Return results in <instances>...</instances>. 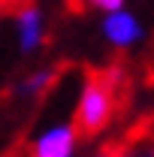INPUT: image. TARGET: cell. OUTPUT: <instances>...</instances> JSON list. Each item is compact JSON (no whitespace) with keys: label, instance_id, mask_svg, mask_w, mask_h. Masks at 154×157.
<instances>
[{"label":"cell","instance_id":"1","mask_svg":"<svg viewBox=\"0 0 154 157\" xmlns=\"http://www.w3.org/2000/svg\"><path fill=\"white\" fill-rule=\"evenodd\" d=\"M130 91V82L124 67H103V70H88L85 85H82V97L76 106V118H73V127H76L79 136L94 139L97 133H103L115 112L121 109V100L127 97Z\"/></svg>","mask_w":154,"mask_h":157},{"label":"cell","instance_id":"2","mask_svg":"<svg viewBox=\"0 0 154 157\" xmlns=\"http://www.w3.org/2000/svg\"><path fill=\"white\" fill-rule=\"evenodd\" d=\"M60 76H64V63H52V67L33 70V73L21 76L12 88H6V100H15V103L42 100L45 94H52V88L60 82Z\"/></svg>","mask_w":154,"mask_h":157},{"label":"cell","instance_id":"3","mask_svg":"<svg viewBox=\"0 0 154 157\" xmlns=\"http://www.w3.org/2000/svg\"><path fill=\"white\" fill-rule=\"evenodd\" d=\"M76 139H79V133H76V127H70V124L52 127V130H45L33 142V148H30L27 157H73Z\"/></svg>","mask_w":154,"mask_h":157},{"label":"cell","instance_id":"4","mask_svg":"<svg viewBox=\"0 0 154 157\" xmlns=\"http://www.w3.org/2000/svg\"><path fill=\"white\" fill-rule=\"evenodd\" d=\"M103 36L115 48H130L142 39V27H139L136 15H130L127 9H118V12H109L103 18Z\"/></svg>","mask_w":154,"mask_h":157},{"label":"cell","instance_id":"5","mask_svg":"<svg viewBox=\"0 0 154 157\" xmlns=\"http://www.w3.org/2000/svg\"><path fill=\"white\" fill-rule=\"evenodd\" d=\"M15 33H18V48L24 55H33L45 42V24L37 6H24L21 12H15Z\"/></svg>","mask_w":154,"mask_h":157},{"label":"cell","instance_id":"6","mask_svg":"<svg viewBox=\"0 0 154 157\" xmlns=\"http://www.w3.org/2000/svg\"><path fill=\"white\" fill-rule=\"evenodd\" d=\"M73 9H100V12H118L124 9V0H70Z\"/></svg>","mask_w":154,"mask_h":157},{"label":"cell","instance_id":"7","mask_svg":"<svg viewBox=\"0 0 154 157\" xmlns=\"http://www.w3.org/2000/svg\"><path fill=\"white\" fill-rule=\"evenodd\" d=\"M24 6H33V0H0V12L3 15H15Z\"/></svg>","mask_w":154,"mask_h":157},{"label":"cell","instance_id":"8","mask_svg":"<svg viewBox=\"0 0 154 157\" xmlns=\"http://www.w3.org/2000/svg\"><path fill=\"white\" fill-rule=\"evenodd\" d=\"M0 15H3V12H0Z\"/></svg>","mask_w":154,"mask_h":157}]
</instances>
